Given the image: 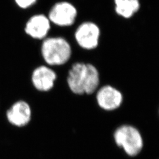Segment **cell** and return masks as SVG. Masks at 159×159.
Listing matches in <instances>:
<instances>
[{"mask_svg": "<svg viewBox=\"0 0 159 159\" xmlns=\"http://www.w3.org/2000/svg\"><path fill=\"white\" fill-rule=\"evenodd\" d=\"M114 2L117 14L126 19L133 17L140 7L139 0H114Z\"/></svg>", "mask_w": 159, "mask_h": 159, "instance_id": "obj_10", "label": "cell"}, {"mask_svg": "<svg viewBox=\"0 0 159 159\" xmlns=\"http://www.w3.org/2000/svg\"><path fill=\"white\" fill-rule=\"evenodd\" d=\"M100 30L93 22H84L80 25L75 33V39L81 47L86 50L96 48L99 41Z\"/></svg>", "mask_w": 159, "mask_h": 159, "instance_id": "obj_5", "label": "cell"}, {"mask_svg": "<svg viewBox=\"0 0 159 159\" xmlns=\"http://www.w3.org/2000/svg\"><path fill=\"white\" fill-rule=\"evenodd\" d=\"M67 83L74 94H91L100 83L98 70L91 64L75 63L69 71Z\"/></svg>", "mask_w": 159, "mask_h": 159, "instance_id": "obj_1", "label": "cell"}, {"mask_svg": "<svg viewBox=\"0 0 159 159\" xmlns=\"http://www.w3.org/2000/svg\"><path fill=\"white\" fill-rule=\"evenodd\" d=\"M56 78V74L52 70L46 66H40L34 70L32 82L38 90L47 91L52 88Z\"/></svg>", "mask_w": 159, "mask_h": 159, "instance_id": "obj_9", "label": "cell"}, {"mask_svg": "<svg viewBox=\"0 0 159 159\" xmlns=\"http://www.w3.org/2000/svg\"><path fill=\"white\" fill-rule=\"evenodd\" d=\"M50 21L44 14H36L31 17L26 23L25 32L33 39L45 38L50 30Z\"/></svg>", "mask_w": 159, "mask_h": 159, "instance_id": "obj_7", "label": "cell"}, {"mask_svg": "<svg viewBox=\"0 0 159 159\" xmlns=\"http://www.w3.org/2000/svg\"><path fill=\"white\" fill-rule=\"evenodd\" d=\"M41 53L46 63L51 66H60L67 63L71 55L70 44L61 37H51L44 40Z\"/></svg>", "mask_w": 159, "mask_h": 159, "instance_id": "obj_2", "label": "cell"}, {"mask_svg": "<svg viewBox=\"0 0 159 159\" xmlns=\"http://www.w3.org/2000/svg\"><path fill=\"white\" fill-rule=\"evenodd\" d=\"M97 100L99 106L106 110H113L119 107L123 96L119 91L110 85H105L97 93Z\"/></svg>", "mask_w": 159, "mask_h": 159, "instance_id": "obj_6", "label": "cell"}, {"mask_svg": "<svg viewBox=\"0 0 159 159\" xmlns=\"http://www.w3.org/2000/svg\"><path fill=\"white\" fill-rule=\"evenodd\" d=\"M77 16V10L73 4L61 1L52 6L48 17L51 23L58 26L67 27L74 24Z\"/></svg>", "mask_w": 159, "mask_h": 159, "instance_id": "obj_4", "label": "cell"}, {"mask_svg": "<svg viewBox=\"0 0 159 159\" xmlns=\"http://www.w3.org/2000/svg\"><path fill=\"white\" fill-rule=\"evenodd\" d=\"M114 137L116 144L123 148L130 156H136L142 150V137L139 130L133 126L120 127L115 131Z\"/></svg>", "mask_w": 159, "mask_h": 159, "instance_id": "obj_3", "label": "cell"}, {"mask_svg": "<svg viewBox=\"0 0 159 159\" xmlns=\"http://www.w3.org/2000/svg\"><path fill=\"white\" fill-rule=\"evenodd\" d=\"M31 117V110L29 104L24 101L15 102L7 112L8 121L17 127L27 125Z\"/></svg>", "mask_w": 159, "mask_h": 159, "instance_id": "obj_8", "label": "cell"}, {"mask_svg": "<svg viewBox=\"0 0 159 159\" xmlns=\"http://www.w3.org/2000/svg\"><path fill=\"white\" fill-rule=\"evenodd\" d=\"M15 2L20 8L26 9L32 6L37 2V0H14Z\"/></svg>", "mask_w": 159, "mask_h": 159, "instance_id": "obj_11", "label": "cell"}]
</instances>
